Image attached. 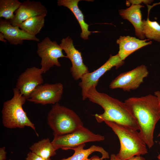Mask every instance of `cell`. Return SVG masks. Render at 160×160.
Returning a JSON list of instances; mask_svg holds the SVG:
<instances>
[{"instance_id":"cell-1","label":"cell","mask_w":160,"mask_h":160,"mask_svg":"<svg viewBox=\"0 0 160 160\" xmlns=\"http://www.w3.org/2000/svg\"><path fill=\"white\" fill-rule=\"evenodd\" d=\"M136 118L139 133L149 148L154 144L153 134L160 119V101L151 94L140 97H129L124 102Z\"/></svg>"},{"instance_id":"cell-2","label":"cell","mask_w":160,"mask_h":160,"mask_svg":"<svg viewBox=\"0 0 160 160\" xmlns=\"http://www.w3.org/2000/svg\"><path fill=\"white\" fill-rule=\"evenodd\" d=\"M87 98L100 105L104 110L103 113L94 115L98 122L111 121L139 130L136 118L124 102L98 92L93 86L88 92Z\"/></svg>"},{"instance_id":"cell-3","label":"cell","mask_w":160,"mask_h":160,"mask_svg":"<svg viewBox=\"0 0 160 160\" xmlns=\"http://www.w3.org/2000/svg\"><path fill=\"white\" fill-rule=\"evenodd\" d=\"M104 122L119 139L120 149L116 155L118 159L129 160L148 153L146 144L137 130L114 122L106 121Z\"/></svg>"},{"instance_id":"cell-4","label":"cell","mask_w":160,"mask_h":160,"mask_svg":"<svg viewBox=\"0 0 160 160\" xmlns=\"http://www.w3.org/2000/svg\"><path fill=\"white\" fill-rule=\"evenodd\" d=\"M13 93L12 98L3 104L1 113L4 126L10 129L29 127L38 136L35 125L29 119L23 107L26 99L15 87L13 89Z\"/></svg>"},{"instance_id":"cell-5","label":"cell","mask_w":160,"mask_h":160,"mask_svg":"<svg viewBox=\"0 0 160 160\" xmlns=\"http://www.w3.org/2000/svg\"><path fill=\"white\" fill-rule=\"evenodd\" d=\"M47 121L54 136L71 133L83 126L81 120L74 111L58 103L52 105Z\"/></svg>"},{"instance_id":"cell-6","label":"cell","mask_w":160,"mask_h":160,"mask_svg":"<svg viewBox=\"0 0 160 160\" xmlns=\"http://www.w3.org/2000/svg\"><path fill=\"white\" fill-rule=\"evenodd\" d=\"M104 139V136L95 134L83 126L71 133L54 136L51 142L56 150L59 148L66 150L86 143L99 142Z\"/></svg>"},{"instance_id":"cell-7","label":"cell","mask_w":160,"mask_h":160,"mask_svg":"<svg viewBox=\"0 0 160 160\" xmlns=\"http://www.w3.org/2000/svg\"><path fill=\"white\" fill-rule=\"evenodd\" d=\"M63 49L56 41H51L48 36L37 44V53L41 58V69L44 73L48 71L54 65L60 67L58 59L66 57L63 53Z\"/></svg>"},{"instance_id":"cell-8","label":"cell","mask_w":160,"mask_h":160,"mask_svg":"<svg viewBox=\"0 0 160 160\" xmlns=\"http://www.w3.org/2000/svg\"><path fill=\"white\" fill-rule=\"evenodd\" d=\"M149 72L147 67L142 65L133 69L122 73L113 80L109 86L111 89L120 88L130 91L138 88Z\"/></svg>"},{"instance_id":"cell-9","label":"cell","mask_w":160,"mask_h":160,"mask_svg":"<svg viewBox=\"0 0 160 160\" xmlns=\"http://www.w3.org/2000/svg\"><path fill=\"white\" fill-rule=\"evenodd\" d=\"M124 61L121 60L119 55L112 56L111 55L108 60L97 70L84 75L81 79L79 85L81 89L82 99L87 98V94L89 89L93 86L96 87L100 78L107 71L114 67L117 68L122 65Z\"/></svg>"},{"instance_id":"cell-10","label":"cell","mask_w":160,"mask_h":160,"mask_svg":"<svg viewBox=\"0 0 160 160\" xmlns=\"http://www.w3.org/2000/svg\"><path fill=\"white\" fill-rule=\"evenodd\" d=\"M63 89V85L60 82L41 84L36 88L27 100L43 105H53L61 99Z\"/></svg>"},{"instance_id":"cell-11","label":"cell","mask_w":160,"mask_h":160,"mask_svg":"<svg viewBox=\"0 0 160 160\" xmlns=\"http://www.w3.org/2000/svg\"><path fill=\"white\" fill-rule=\"evenodd\" d=\"M59 45L66 53L67 58L71 62L70 70L74 80L81 79L84 75L89 72L88 67L83 63L81 52L75 47L70 37L62 39Z\"/></svg>"},{"instance_id":"cell-12","label":"cell","mask_w":160,"mask_h":160,"mask_svg":"<svg viewBox=\"0 0 160 160\" xmlns=\"http://www.w3.org/2000/svg\"><path fill=\"white\" fill-rule=\"evenodd\" d=\"M41 68L35 66L27 68L18 77L15 88L27 100L39 86L43 83Z\"/></svg>"},{"instance_id":"cell-13","label":"cell","mask_w":160,"mask_h":160,"mask_svg":"<svg viewBox=\"0 0 160 160\" xmlns=\"http://www.w3.org/2000/svg\"><path fill=\"white\" fill-rule=\"evenodd\" d=\"M47 8L39 1L27 0L21 2L15 11L14 18L9 20L13 26H18L28 19L35 16L47 14Z\"/></svg>"},{"instance_id":"cell-14","label":"cell","mask_w":160,"mask_h":160,"mask_svg":"<svg viewBox=\"0 0 160 160\" xmlns=\"http://www.w3.org/2000/svg\"><path fill=\"white\" fill-rule=\"evenodd\" d=\"M0 32L4 36L6 39L10 44L22 45L24 40L39 41L36 36L31 35L20 29L19 26H13L9 20L0 18Z\"/></svg>"},{"instance_id":"cell-15","label":"cell","mask_w":160,"mask_h":160,"mask_svg":"<svg viewBox=\"0 0 160 160\" xmlns=\"http://www.w3.org/2000/svg\"><path fill=\"white\" fill-rule=\"evenodd\" d=\"M148 39L141 40L129 36H121L117 40L116 43L119 45L118 54L121 60L126 58L137 50L152 44Z\"/></svg>"},{"instance_id":"cell-16","label":"cell","mask_w":160,"mask_h":160,"mask_svg":"<svg viewBox=\"0 0 160 160\" xmlns=\"http://www.w3.org/2000/svg\"><path fill=\"white\" fill-rule=\"evenodd\" d=\"M142 5L131 4L126 9L119 10L121 17L130 22L135 29V34L140 39L144 40L145 36L142 31V20L140 9L144 7Z\"/></svg>"},{"instance_id":"cell-17","label":"cell","mask_w":160,"mask_h":160,"mask_svg":"<svg viewBox=\"0 0 160 160\" xmlns=\"http://www.w3.org/2000/svg\"><path fill=\"white\" fill-rule=\"evenodd\" d=\"M80 0H58L57 5L69 9L73 13L77 20L81 30V37L84 40H87L91 33L94 32L89 30V25L85 21L82 11L79 7L78 3Z\"/></svg>"},{"instance_id":"cell-18","label":"cell","mask_w":160,"mask_h":160,"mask_svg":"<svg viewBox=\"0 0 160 160\" xmlns=\"http://www.w3.org/2000/svg\"><path fill=\"white\" fill-rule=\"evenodd\" d=\"M85 146V143H84L72 148L71 150L74 151L73 154L67 158L60 160H89L88 156L95 152H99L101 154V158L102 159H109L108 153L102 147L93 145L87 149H84Z\"/></svg>"},{"instance_id":"cell-19","label":"cell","mask_w":160,"mask_h":160,"mask_svg":"<svg viewBox=\"0 0 160 160\" xmlns=\"http://www.w3.org/2000/svg\"><path fill=\"white\" fill-rule=\"evenodd\" d=\"M32 152L46 160L56 154V150L48 138L43 139L33 144L29 148Z\"/></svg>"},{"instance_id":"cell-20","label":"cell","mask_w":160,"mask_h":160,"mask_svg":"<svg viewBox=\"0 0 160 160\" xmlns=\"http://www.w3.org/2000/svg\"><path fill=\"white\" fill-rule=\"evenodd\" d=\"M46 14L31 17L22 22L20 28L27 33L36 36L44 26Z\"/></svg>"},{"instance_id":"cell-21","label":"cell","mask_w":160,"mask_h":160,"mask_svg":"<svg viewBox=\"0 0 160 160\" xmlns=\"http://www.w3.org/2000/svg\"><path fill=\"white\" fill-rule=\"evenodd\" d=\"M21 2L18 0H0V17L10 20L15 17L14 12L18 9Z\"/></svg>"},{"instance_id":"cell-22","label":"cell","mask_w":160,"mask_h":160,"mask_svg":"<svg viewBox=\"0 0 160 160\" xmlns=\"http://www.w3.org/2000/svg\"><path fill=\"white\" fill-rule=\"evenodd\" d=\"M142 28L145 37L160 42V25L157 21H150L148 17L142 20Z\"/></svg>"},{"instance_id":"cell-23","label":"cell","mask_w":160,"mask_h":160,"mask_svg":"<svg viewBox=\"0 0 160 160\" xmlns=\"http://www.w3.org/2000/svg\"><path fill=\"white\" fill-rule=\"evenodd\" d=\"M153 1L150 0H130L127 1L126 4L127 6L130 5V4H131L134 5H140V4L143 3L145 4L148 5V4H151Z\"/></svg>"},{"instance_id":"cell-24","label":"cell","mask_w":160,"mask_h":160,"mask_svg":"<svg viewBox=\"0 0 160 160\" xmlns=\"http://www.w3.org/2000/svg\"><path fill=\"white\" fill-rule=\"evenodd\" d=\"M26 160H46L31 151L27 154Z\"/></svg>"},{"instance_id":"cell-25","label":"cell","mask_w":160,"mask_h":160,"mask_svg":"<svg viewBox=\"0 0 160 160\" xmlns=\"http://www.w3.org/2000/svg\"><path fill=\"white\" fill-rule=\"evenodd\" d=\"M5 149V147L0 148V160H5L6 159L7 152Z\"/></svg>"},{"instance_id":"cell-26","label":"cell","mask_w":160,"mask_h":160,"mask_svg":"<svg viewBox=\"0 0 160 160\" xmlns=\"http://www.w3.org/2000/svg\"><path fill=\"white\" fill-rule=\"evenodd\" d=\"M129 160H145V158L141 156H135Z\"/></svg>"},{"instance_id":"cell-27","label":"cell","mask_w":160,"mask_h":160,"mask_svg":"<svg viewBox=\"0 0 160 160\" xmlns=\"http://www.w3.org/2000/svg\"><path fill=\"white\" fill-rule=\"evenodd\" d=\"M0 40L4 43H7V40L6 39L4 35L1 32H0Z\"/></svg>"},{"instance_id":"cell-28","label":"cell","mask_w":160,"mask_h":160,"mask_svg":"<svg viewBox=\"0 0 160 160\" xmlns=\"http://www.w3.org/2000/svg\"><path fill=\"white\" fill-rule=\"evenodd\" d=\"M89 160H108L106 159L103 160L102 159L98 156L94 155L89 158Z\"/></svg>"},{"instance_id":"cell-29","label":"cell","mask_w":160,"mask_h":160,"mask_svg":"<svg viewBox=\"0 0 160 160\" xmlns=\"http://www.w3.org/2000/svg\"><path fill=\"white\" fill-rule=\"evenodd\" d=\"M110 160H119L118 159L114 154H112L111 155L110 157Z\"/></svg>"},{"instance_id":"cell-30","label":"cell","mask_w":160,"mask_h":160,"mask_svg":"<svg viewBox=\"0 0 160 160\" xmlns=\"http://www.w3.org/2000/svg\"><path fill=\"white\" fill-rule=\"evenodd\" d=\"M154 95L156 96L160 101V92L159 91H156L154 92Z\"/></svg>"},{"instance_id":"cell-31","label":"cell","mask_w":160,"mask_h":160,"mask_svg":"<svg viewBox=\"0 0 160 160\" xmlns=\"http://www.w3.org/2000/svg\"><path fill=\"white\" fill-rule=\"evenodd\" d=\"M157 158L159 159L160 160V154H159V155L157 156Z\"/></svg>"},{"instance_id":"cell-32","label":"cell","mask_w":160,"mask_h":160,"mask_svg":"<svg viewBox=\"0 0 160 160\" xmlns=\"http://www.w3.org/2000/svg\"><path fill=\"white\" fill-rule=\"evenodd\" d=\"M159 144L160 146V141L159 142Z\"/></svg>"},{"instance_id":"cell-33","label":"cell","mask_w":160,"mask_h":160,"mask_svg":"<svg viewBox=\"0 0 160 160\" xmlns=\"http://www.w3.org/2000/svg\"><path fill=\"white\" fill-rule=\"evenodd\" d=\"M50 160V159H48V160Z\"/></svg>"}]
</instances>
